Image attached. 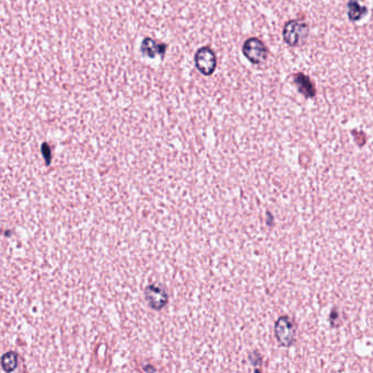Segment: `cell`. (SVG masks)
<instances>
[{
  "instance_id": "3957f363",
  "label": "cell",
  "mask_w": 373,
  "mask_h": 373,
  "mask_svg": "<svg viewBox=\"0 0 373 373\" xmlns=\"http://www.w3.org/2000/svg\"><path fill=\"white\" fill-rule=\"evenodd\" d=\"M242 52L245 57H247L254 65H259L264 62L268 56V50L266 49L265 44L257 37H250L244 42Z\"/></svg>"
},
{
  "instance_id": "8992f818",
  "label": "cell",
  "mask_w": 373,
  "mask_h": 373,
  "mask_svg": "<svg viewBox=\"0 0 373 373\" xmlns=\"http://www.w3.org/2000/svg\"><path fill=\"white\" fill-rule=\"evenodd\" d=\"M166 51V45L158 43L151 37H146L140 45V52L146 57L155 58L158 55H163Z\"/></svg>"
},
{
  "instance_id": "7a4b0ae2",
  "label": "cell",
  "mask_w": 373,
  "mask_h": 373,
  "mask_svg": "<svg viewBox=\"0 0 373 373\" xmlns=\"http://www.w3.org/2000/svg\"><path fill=\"white\" fill-rule=\"evenodd\" d=\"M195 66L204 76H210L217 68V55L209 46H203L195 53Z\"/></svg>"
},
{
  "instance_id": "ba28073f",
  "label": "cell",
  "mask_w": 373,
  "mask_h": 373,
  "mask_svg": "<svg viewBox=\"0 0 373 373\" xmlns=\"http://www.w3.org/2000/svg\"><path fill=\"white\" fill-rule=\"evenodd\" d=\"M348 7V18L350 21H359L364 14L367 13V9L361 7L357 0H350L347 5Z\"/></svg>"
},
{
  "instance_id": "30bf717a",
  "label": "cell",
  "mask_w": 373,
  "mask_h": 373,
  "mask_svg": "<svg viewBox=\"0 0 373 373\" xmlns=\"http://www.w3.org/2000/svg\"><path fill=\"white\" fill-rule=\"evenodd\" d=\"M42 153H43V157H44L45 161H46V164L49 165L51 163V160H52V151H51V148L49 147V145H47V144L42 145Z\"/></svg>"
},
{
  "instance_id": "8fae6325",
  "label": "cell",
  "mask_w": 373,
  "mask_h": 373,
  "mask_svg": "<svg viewBox=\"0 0 373 373\" xmlns=\"http://www.w3.org/2000/svg\"><path fill=\"white\" fill-rule=\"evenodd\" d=\"M249 359H250V361H251V363L253 364V366H260L261 357L258 353L255 352L254 354H251L250 357H249Z\"/></svg>"
},
{
  "instance_id": "7c38bea8",
  "label": "cell",
  "mask_w": 373,
  "mask_h": 373,
  "mask_svg": "<svg viewBox=\"0 0 373 373\" xmlns=\"http://www.w3.org/2000/svg\"><path fill=\"white\" fill-rule=\"evenodd\" d=\"M268 216H269V221H268V225H269V226H272V221H273V217H272V215H271V213H268Z\"/></svg>"
},
{
  "instance_id": "5b68a950",
  "label": "cell",
  "mask_w": 373,
  "mask_h": 373,
  "mask_svg": "<svg viewBox=\"0 0 373 373\" xmlns=\"http://www.w3.org/2000/svg\"><path fill=\"white\" fill-rule=\"evenodd\" d=\"M145 299L148 305L153 310H161L169 302L168 293L157 284H149L145 289Z\"/></svg>"
},
{
  "instance_id": "277c9868",
  "label": "cell",
  "mask_w": 373,
  "mask_h": 373,
  "mask_svg": "<svg viewBox=\"0 0 373 373\" xmlns=\"http://www.w3.org/2000/svg\"><path fill=\"white\" fill-rule=\"evenodd\" d=\"M296 332V324L288 316L279 317L275 324V335L282 346L289 347L295 343Z\"/></svg>"
},
{
  "instance_id": "52a82bcc",
  "label": "cell",
  "mask_w": 373,
  "mask_h": 373,
  "mask_svg": "<svg viewBox=\"0 0 373 373\" xmlns=\"http://www.w3.org/2000/svg\"><path fill=\"white\" fill-rule=\"evenodd\" d=\"M295 80L293 82L296 83V85L298 86V90L300 93H302L305 98H313L315 95V89L314 85L311 82L310 78L308 76L303 75V74H297L295 75Z\"/></svg>"
},
{
  "instance_id": "9c48e42d",
  "label": "cell",
  "mask_w": 373,
  "mask_h": 373,
  "mask_svg": "<svg viewBox=\"0 0 373 373\" xmlns=\"http://www.w3.org/2000/svg\"><path fill=\"white\" fill-rule=\"evenodd\" d=\"M18 355L14 352H8L6 353L2 358V366L4 371L6 372H12L18 367Z\"/></svg>"
},
{
  "instance_id": "6da1fadb",
  "label": "cell",
  "mask_w": 373,
  "mask_h": 373,
  "mask_svg": "<svg viewBox=\"0 0 373 373\" xmlns=\"http://www.w3.org/2000/svg\"><path fill=\"white\" fill-rule=\"evenodd\" d=\"M282 36L290 46L301 45L309 36V27L302 20H290L283 27Z\"/></svg>"
}]
</instances>
